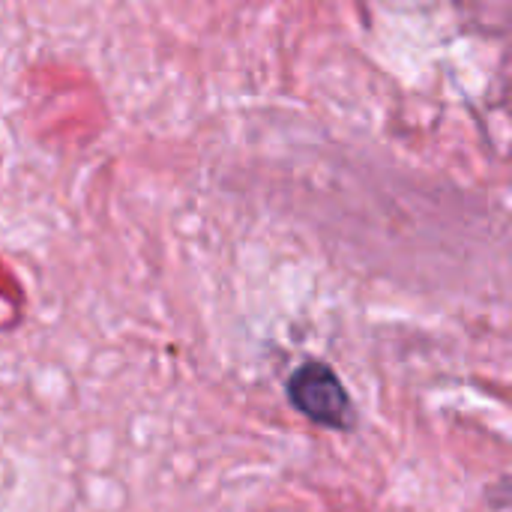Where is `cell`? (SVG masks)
Here are the masks:
<instances>
[{"label": "cell", "mask_w": 512, "mask_h": 512, "mask_svg": "<svg viewBox=\"0 0 512 512\" xmlns=\"http://www.w3.org/2000/svg\"><path fill=\"white\" fill-rule=\"evenodd\" d=\"M288 399L291 405L312 423L324 429H348L354 408L345 384L336 378V372L324 363H303L288 378Z\"/></svg>", "instance_id": "6da1fadb"}]
</instances>
